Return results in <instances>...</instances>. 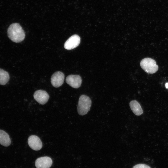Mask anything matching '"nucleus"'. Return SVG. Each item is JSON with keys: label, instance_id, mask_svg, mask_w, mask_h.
Masks as SVG:
<instances>
[{"label": "nucleus", "instance_id": "nucleus-1", "mask_svg": "<svg viewBox=\"0 0 168 168\" xmlns=\"http://www.w3.org/2000/svg\"><path fill=\"white\" fill-rule=\"evenodd\" d=\"M9 38L13 42L19 43L25 39V34L24 30L18 23H13L9 27L7 31Z\"/></svg>", "mask_w": 168, "mask_h": 168}, {"label": "nucleus", "instance_id": "nucleus-2", "mask_svg": "<svg viewBox=\"0 0 168 168\" xmlns=\"http://www.w3.org/2000/svg\"><path fill=\"white\" fill-rule=\"evenodd\" d=\"M91 104L90 98L84 95L79 97L77 107L78 113L81 115L86 114L90 110Z\"/></svg>", "mask_w": 168, "mask_h": 168}, {"label": "nucleus", "instance_id": "nucleus-3", "mask_svg": "<svg viewBox=\"0 0 168 168\" xmlns=\"http://www.w3.org/2000/svg\"><path fill=\"white\" fill-rule=\"evenodd\" d=\"M140 65L142 68L148 73H154L158 69L155 61L150 58H147L142 59L140 62Z\"/></svg>", "mask_w": 168, "mask_h": 168}, {"label": "nucleus", "instance_id": "nucleus-4", "mask_svg": "<svg viewBox=\"0 0 168 168\" xmlns=\"http://www.w3.org/2000/svg\"><path fill=\"white\" fill-rule=\"evenodd\" d=\"M80 42V38L77 35H74L70 37L65 42L64 47L65 49L71 50L77 47Z\"/></svg>", "mask_w": 168, "mask_h": 168}, {"label": "nucleus", "instance_id": "nucleus-5", "mask_svg": "<svg viewBox=\"0 0 168 168\" xmlns=\"http://www.w3.org/2000/svg\"><path fill=\"white\" fill-rule=\"evenodd\" d=\"M64 75L62 72L58 71L54 73L51 78V82L53 86L58 87L63 84Z\"/></svg>", "mask_w": 168, "mask_h": 168}, {"label": "nucleus", "instance_id": "nucleus-6", "mask_svg": "<svg viewBox=\"0 0 168 168\" xmlns=\"http://www.w3.org/2000/svg\"><path fill=\"white\" fill-rule=\"evenodd\" d=\"M67 83L73 88L79 87L82 84L81 77L77 75H70L68 76L66 79Z\"/></svg>", "mask_w": 168, "mask_h": 168}, {"label": "nucleus", "instance_id": "nucleus-7", "mask_svg": "<svg viewBox=\"0 0 168 168\" xmlns=\"http://www.w3.org/2000/svg\"><path fill=\"white\" fill-rule=\"evenodd\" d=\"M35 99L39 104L42 105L45 104L49 98V96L45 91L39 90L36 91L33 95Z\"/></svg>", "mask_w": 168, "mask_h": 168}, {"label": "nucleus", "instance_id": "nucleus-8", "mask_svg": "<svg viewBox=\"0 0 168 168\" xmlns=\"http://www.w3.org/2000/svg\"><path fill=\"white\" fill-rule=\"evenodd\" d=\"M28 142L30 147L35 151L40 150L42 147V143L40 139L35 135L30 136L28 138Z\"/></svg>", "mask_w": 168, "mask_h": 168}, {"label": "nucleus", "instance_id": "nucleus-9", "mask_svg": "<svg viewBox=\"0 0 168 168\" xmlns=\"http://www.w3.org/2000/svg\"><path fill=\"white\" fill-rule=\"evenodd\" d=\"M51 159L48 156L40 157L35 161V166L37 168H49L52 164Z\"/></svg>", "mask_w": 168, "mask_h": 168}, {"label": "nucleus", "instance_id": "nucleus-10", "mask_svg": "<svg viewBox=\"0 0 168 168\" xmlns=\"http://www.w3.org/2000/svg\"><path fill=\"white\" fill-rule=\"evenodd\" d=\"M130 108L136 115L139 116L143 113L142 109L139 103L136 100H132L129 103Z\"/></svg>", "mask_w": 168, "mask_h": 168}, {"label": "nucleus", "instance_id": "nucleus-11", "mask_svg": "<svg viewBox=\"0 0 168 168\" xmlns=\"http://www.w3.org/2000/svg\"><path fill=\"white\" fill-rule=\"evenodd\" d=\"M11 143V139L8 134L4 130L0 129V144L5 147H8Z\"/></svg>", "mask_w": 168, "mask_h": 168}, {"label": "nucleus", "instance_id": "nucleus-12", "mask_svg": "<svg viewBox=\"0 0 168 168\" xmlns=\"http://www.w3.org/2000/svg\"><path fill=\"white\" fill-rule=\"evenodd\" d=\"M10 77L8 72L0 68V84L6 85L9 80Z\"/></svg>", "mask_w": 168, "mask_h": 168}, {"label": "nucleus", "instance_id": "nucleus-13", "mask_svg": "<svg viewBox=\"0 0 168 168\" xmlns=\"http://www.w3.org/2000/svg\"><path fill=\"white\" fill-rule=\"evenodd\" d=\"M133 168H151L145 164H138L134 166Z\"/></svg>", "mask_w": 168, "mask_h": 168}, {"label": "nucleus", "instance_id": "nucleus-14", "mask_svg": "<svg viewBox=\"0 0 168 168\" xmlns=\"http://www.w3.org/2000/svg\"><path fill=\"white\" fill-rule=\"evenodd\" d=\"M166 87V88H168V83H166L165 84Z\"/></svg>", "mask_w": 168, "mask_h": 168}]
</instances>
